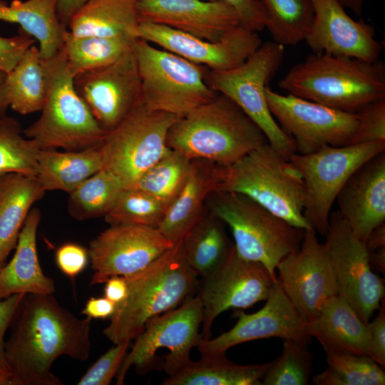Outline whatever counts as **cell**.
I'll use <instances>...</instances> for the list:
<instances>
[{"label":"cell","instance_id":"cell-20","mask_svg":"<svg viewBox=\"0 0 385 385\" xmlns=\"http://www.w3.org/2000/svg\"><path fill=\"white\" fill-rule=\"evenodd\" d=\"M137 37L214 71L240 66L262 43L258 32L241 25L217 41H209L165 26L139 22Z\"/></svg>","mask_w":385,"mask_h":385},{"label":"cell","instance_id":"cell-32","mask_svg":"<svg viewBox=\"0 0 385 385\" xmlns=\"http://www.w3.org/2000/svg\"><path fill=\"white\" fill-rule=\"evenodd\" d=\"M226 225L215 215H205L182 240L184 257L197 276L207 277L225 261L233 244L228 239Z\"/></svg>","mask_w":385,"mask_h":385},{"label":"cell","instance_id":"cell-30","mask_svg":"<svg viewBox=\"0 0 385 385\" xmlns=\"http://www.w3.org/2000/svg\"><path fill=\"white\" fill-rule=\"evenodd\" d=\"M103 168L99 146L77 151L40 150L37 178L45 191L61 190L68 194Z\"/></svg>","mask_w":385,"mask_h":385},{"label":"cell","instance_id":"cell-44","mask_svg":"<svg viewBox=\"0 0 385 385\" xmlns=\"http://www.w3.org/2000/svg\"><path fill=\"white\" fill-rule=\"evenodd\" d=\"M55 260L60 271L74 279L86 269L90 259L88 249L77 243L68 242L56 250Z\"/></svg>","mask_w":385,"mask_h":385},{"label":"cell","instance_id":"cell-35","mask_svg":"<svg viewBox=\"0 0 385 385\" xmlns=\"http://www.w3.org/2000/svg\"><path fill=\"white\" fill-rule=\"evenodd\" d=\"M124 189L116 175L102 168L68 194V213L78 221L104 217Z\"/></svg>","mask_w":385,"mask_h":385},{"label":"cell","instance_id":"cell-39","mask_svg":"<svg viewBox=\"0 0 385 385\" xmlns=\"http://www.w3.org/2000/svg\"><path fill=\"white\" fill-rule=\"evenodd\" d=\"M191 161L171 150L146 170L132 188L143 191L169 206L185 183Z\"/></svg>","mask_w":385,"mask_h":385},{"label":"cell","instance_id":"cell-46","mask_svg":"<svg viewBox=\"0 0 385 385\" xmlns=\"http://www.w3.org/2000/svg\"><path fill=\"white\" fill-rule=\"evenodd\" d=\"M224 1L238 12L240 25L253 31H260L265 28L267 14L260 0H206Z\"/></svg>","mask_w":385,"mask_h":385},{"label":"cell","instance_id":"cell-11","mask_svg":"<svg viewBox=\"0 0 385 385\" xmlns=\"http://www.w3.org/2000/svg\"><path fill=\"white\" fill-rule=\"evenodd\" d=\"M385 151V140L327 146L289 158L302 175L305 190L303 215L316 233L325 236L332 207L350 176L365 162Z\"/></svg>","mask_w":385,"mask_h":385},{"label":"cell","instance_id":"cell-42","mask_svg":"<svg viewBox=\"0 0 385 385\" xmlns=\"http://www.w3.org/2000/svg\"><path fill=\"white\" fill-rule=\"evenodd\" d=\"M130 342L125 341L111 347L101 355L79 379L78 385H108L116 376L128 352Z\"/></svg>","mask_w":385,"mask_h":385},{"label":"cell","instance_id":"cell-6","mask_svg":"<svg viewBox=\"0 0 385 385\" xmlns=\"http://www.w3.org/2000/svg\"><path fill=\"white\" fill-rule=\"evenodd\" d=\"M217 175V190L244 195L293 226L312 229L303 215L302 175L268 142L230 165H218Z\"/></svg>","mask_w":385,"mask_h":385},{"label":"cell","instance_id":"cell-18","mask_svg":"<svg viewBox=\"0 0 385 385\" xmlns=\"http://www.w3.org/2000/svg\"><path fill=\"white\" fill-rule=\"evenodd\" d=\"M74 86L100 126L112 130L141 101L133 48L104 67L77 75Z\"/></svg>","mask_w":385,"mask_h":385},{"label":"cell","instance_id":"cell-26","mask_svg":"<svg viewBox=\"0 0 385 385\" xmlns=\"http://www.w3.org/2000/svg\"><path fill=\"white\" fill-rule=\"evenodd\" d=\"M307 331L322 346L326 354H350L369 356L366 324L348 302L335 294L330 297Z\"/></svg>","mask_w":385,"mask_h":385},{"label":"cell","instance_id":"cell-52","mask_svg":"<svg viewBox=\"0 0 385 385\" xmlns=\"http://www.w3.org/2000/svg\"><path fill=\"white\" fill-rule=\"evenodd\" d=\"M88 0H58L57 14L60 21L68 29V23L72 16Z\"/></svg>","mask_w":385,"mask_h":385},{"label":"cell","instance_id":"cell-48","mask_svg":"<svg viewBox=\"0 0 385 385\" xmlns=\"http://www.w3.org/2000/svg\"><path fill=\"white\" fill-rule=\"evenodd\" d=\"M25 294H15L0 300V371L9 372L5 352V334Z\"/></svg>","mask_w":385,"mask_h":385},{"label":"cell","instance_id":"cell-49","mask_svg":"<svg viewBox=\"0 0 385 385\" xmlns=\"http://www.w3.org/2000/svg\"><path fill=\"white\" fill-rule=\"evenodd\" d=\"M364 245L371 267L384 274L385 270V223L374 229Z\"/></svg>","mask_w":385,"mask_h":385},{"label":"cell","instance_id":"cell-2","mask_svg":"<svg viewBox=\"0 0 385 385\" xmlns=\"http://www.w3.org/2000/svg\"><path fill=\"white\" fill-rule=\"evenodd\" d=\"M197 277L184 257L182 240L175 243L141 271L125 277L128 296L116 305L104 336L113 344L135 339L151 319L194 296Z\"/></svg>","mask_w":385,"mask_h":385},{"label":"cell","instance_id":"cell-12","mask_svg":"<svg viewBox=\"0 0 385 385\" xmlns=\"http://www.w3.org/2000/svg\"><path fill=\"white\" fill-rule=\"evenodd\" d=\"M202 321V306L197 296L185 299L178 307L160 314L147 322L136 337L117 373L116 384H124L130 367L144 374L156 366V352L168 350L161 368L169 375L191 359L190 353L202 339L200 328Z\"/></svg>","mask_w":385,"mask_h":385},{"label":"cell","instance_id":"cell-43","mask_svg":"<svg viewBox=\"0 0 385 385\" xmlns=\"http://www.w3.org/2000/svg\"><path fill=\"white\" fill-rule=\"evenodd\" d=\"M356 113L358 127L354 144L385 140V98L366 105Z\"/></svg>","mask_w":385,"mask_h":385},{"label":"cell","instance_id":"cell-53","mask_svg":"<svg viewBox=\"0 0 385 385\" xmlns=\"http://www.w3.org/2000/svg\"><path fill=\"white\" fill-rule=\"evenodd\" d=\"M7 73L0 71V116L10 107L8 92L6 89Z\"/></svg>","mask_w":385,"mask_h":385},{"label":"cell","instance_id":"cell-9","mask_svg":"<svg viewBox=\"0 0 385 385\" xmlns=\"http://www.w3.org/2000/svg\"><path fill=\"white\" fill-rule=\"evenodd\" d=\"M284 57V46L266 41L237 67L208 69L206 81L215 92L236 103L261 129L267 142L289 159L296 153L294 143L271 114L265 96V89L281 67Z\"/></svg>","mask_w":385,"mask_h":385},{"label":"cell","instance_id":"cell-23","mask_svg":"<svg viewBox=\"0 0 385 385\" xmlns=\"http://www.w3.org/2000/svg\"><path fill=\"white\" fill-rule=\"evenodd\" d=\"M337 210L362 242L385 223V151L362 164L348 179L336 201Z\"/></svg>","mask_w":385,"mask_h":385},{"label":"cell","instance_id":"cell-56","mask_svg":"<svg viewBox=\"0 0 385 385\" xmlns=\"http://www.w3.org/2000/svg\"><path fill=\"white\" fill-rule=\"evenodd\" d=\"M4 264H0V270Z\"/></svg>","mask_w":385,"mask_h":385},{"label":"cell","instance_id":"cell-15","mask_svg":"<svg viewBox=\"0 0 385 385\" xmlns=\"http://www.w3.org/2000/svg\"><path fill=\"white\" fill-rule=\"evenodd\" d=\"M197 286L202 306V339L210 338L215 319L228 309H245L265 301L275 282L260 263L240 257L233 247L221 265Z\"/></svg>","mask_w":385,"mask_h":385},{"label":"cell","instance_id":"cell-33","mask_svg":"<svg viewBox=\"0 0 385 385\" xmlns=\"http://www.w3.org/2000/svg\"><path fill=\"white\" fill-rule=\"evenodd\" d=\"M6 89L10 107L22 115L40 111L46 96V81L40 51L35 45L24 53L7 74Z\"/></svg>","mask_w":385,"mask_h":385},{"label":"cell","instance_id":"cell-55","mask_svg":"<svg viewBox=\"0 0 385 385\" xmlns=\"http://www.w3.org/2000/svg\"><path fill=\"white\" fill-rule=\"evenodd\" d=\"M0 385H11V374L0 371Z\"/></svg>","mask_w":385,"mask_h":385},{"label":"cell","instance_id":"cell-13","mask_svg":"<svg viewBox=\"0 0 385 385\" xmlns=\"http://www.w3.org/2000/svg\"><path fill=\"white\" fill-rule=\"evenodd\" d=\"M325 237L337 294L367 324L384 299V280L373 271L364 242L355 237L338 211L330 214Z\"/></svg>","mask_w":385,"mask_h":385},{"label":"cell","instance_id":"cell-27","mask_svg":"<svg viewBox=\"0 0 385 385\" xmlns=\"http://www.w3.org/2000/svg\"><path fill=\"white\" fill-rule=\"evenodd\" d=\"M45 192L36 175L0 174V264L15 249L32 205Z\"/></svg>","mask_w":385,"mask_h":385},{"label":"cell","instance_id":"cell-5","mask_svg":"<svg viewBox=\"0 0 385 385\" xmlns=\"http://www.w3.org/2000/svg\"><path fill=\"white\" fill-rule=\"evenodd\" d=\"M41 61L46 81L44 102L39 118L24 129V135L40 150L77 151L99 146L107 131L76 91L63 47Z\"/></svg>","mask_w":385,"mask_h":385},{"label":"cell","instance_id":"cell-22","mask_svg":"<svg viewBox=\"0 0 385 385\" xmlns=\"http://www.w3.org/2000/svg\"><path fill=\"white\" fill-rule=\"evenodd\" d=\"M139 22L160 24L190 35L217 41L240 25L230 4L206 0H138Z\"/></svg>","mask_w":385,"mask_h":385},{"label":"cell","instance_id":"cell-37","mask_svg":"<svg viewBox=\"0 0 385 385\" xmlns=\"http://www.w3.org/2000/svg\"><path fill=\"white\" fill-rule=\"evenodd\" d=\"M23 130L15 118L0 116V174L37 175L40 149Z\"/></svg>","mask_w":385,"mask_h":385},{"label":"cell","instance_id":"cell-38","mask_svg":"<svg viewBox=\"0 0 385 385\" xmlns=\"http://www.w3.org/2000/svg\"><path fill=\"white\" fill-rule=\"evenodd\" d=\"M326 369L312 379L315 385H384L385 373L370 356L327 354Z\"/></svg>","mask_w":385,"mask_h":385},{"label":"cell","instance_id":"cell-24","mask_svg":"<svg viewBox=\"0 0 385 385\" xmlns=\"http://www.w3.org/2000/svg\"><path fill=\"white\" fill-rule=\"evenodd\" d=\"M218 165L194 159L181 190L168 207L159 225V231L174 245L185 236L205 215L208 197L217 190Z\"/></svg>","mask_w":385,"mask_h":385},{"label":"cell","instance_id":"cell-25","mask_svg":"<svg viewBox=\"0 0 385 385\" xmlns=\"http://www.w3.org/2000/svg\"><path fill=\"white\" fill-rule=\"evenodd\" d=\"M41 212H29L20 232L15 252L9 262L0 270V300L15 294H53L54 281L41 267L36 244Z\"/></svg>","mask_w":385,"mask_h":385},{"label":"cell","instance_id":"cell-51","mask_svg":"<svg viewBox=\"0 0 385 385\" xmlns=\"http://www.w3.org/2000/svg\"><path fill=\"white\" fill-rule=\"evenodd\" d=\"M104 297L116 305L123 302L128 294V285L125 277L113 276L104 283Z\"/></svg>","mask_w":385,"mask_h":385},{"label":"cell","instance_id":"cell-8","mask_svg":"<svg viewBox=\"0 0 385 385\" xmlns=\"http://www.w3.org/2000/svg\"><path fill=\"white\" fill-rule=\"evenodd\" d=\"M141 81V101L181 118L213 98L207 68L137 38L133 47Z\"/></svg>","mask_w":385,"mask_h":385},{"label":"cell","instance_id":"cell-14","mask_svg":"<svg viewBox=\"0 0 385 385\" xmlns=\"http://www.w3.org/2000/svg\"><path fill=\"white\" fill-rule=\"evenodd\" d=\"M268 108L282 130L293 140L296 153L309 154L327 146L354 144L356 113H347L265 89Z\"/></svg>","mask_w":385,"mask_h":385},{"label":"cell","instance_id":"cell-4","mask_svg":"<svg viewBox=\"0 0 385 385\" xmlns=\"http://www.w3.org/2000/svg\"><path fill=\"white\" fill-rule=\"evenodd\" d=\"M267 140L261 129L227 96L210 101L180 118L170 128L167 145L190 160L230 165Z\"/></svg>","mask_w":385,"mask_h":385},{"label":"cell","instance_id":"cell-19","mask_svg":"<svg viewBox=\"0 0 385 385\" xmlns=\"http://www.w3.org/2000/svg\"><path fill=\"white\" fill-rule=\"evenodd\" d=\"M265 305L257 312H236L237 322L228 331L215 338L202 339L197 346L201 356L225 355L237 344L277 337L294 340L307 345L312 337L307 322L301 317L285 294L279 282H273Z\"/></svg>","mask_w":385,"mask_h":385},{"label":"cell","instance_id":"cell-34","mask_svg":"<svg viewBox=\"0 0 385 385\" xmlns=\"http://www.w3.org/2000/svg\"><path fill=\"white\" fill-rule=\"evenodd\" d=\"M136 39L128 36L76 37L68 31L63 49L70 71L75 78L104 67L132 48Z\"/></svg>","mask_w":385,"mask_h":385},{"label":"cell","instance_id":"cell-40","mask_svg":"<svg viewBox=\"0 0 385 385\" xmlns=\"http://www.w3.org/2000/svg\"><path fill=\"white\" fill-rule=\"evenodd\" d=\"M168 205L135 188H125L104 216L109 225H132L158 228Z\"/></svg>","mask_w":385,"mask_h":385},{"label":"cell","instance_id":"cell-17","mask_svg":"<svg viewBox=\"0 0 385 385\" xmlns=\"http://www.w3.org/2000/svg\"><path fill=\"white\" fill-rule=\"evenodd\" d=\"M174 245L158 228L118 225L101 232L88 249L93 270L91 284L137 273Z\"/></svg>","mask_w":385,"mask_h":385},{"label":"cell","instance_id":"cell-16","mask_svg":"<svg viewBox=\"0 0 385 385\" xmlns=\"http://www.w3.org/2000/svg\"><path fill=\"white\" fill-rule=\"evenodd\" d=\"M276 272L285 294L306 322L315 319L325 302L337 294L326 246L312 229L305 230L299 249L278 263Z\"/></svg>","mask_w":385,"mask_h":385},{"label":"cell","instance_id":"cell-50","mask_svg":"<svg viewBox=\"0 0 385 385\" xmlns=\"http://www.w3.org/2000/svg\"><path fill=\"white\" fill-rule=\"evenodd\" d=\"M115 309L116 304L106 297H93L86 301L81 313L91 319H106L113 316Z\"/></svg>","mask_w":385,"mask_h":385},{"label":"cell","instance_id":"cell-36","mask_svg":"<svg viewBox=\"0 0 385 385\" xmlns=\"http://www.w3.org/2000/svg\"><path fill=\"white\" fill-rule=\"evenodd\" d=\"M265 7V28L274 42L293 46L304 41L314 20L311 0H260Z\"/></svg>","mask_w":385,"mask_h":385},{"label":"cell","instance_id":"cell-21","mask_svg":"<svg viewBox=\"0 0 385 385\" xmlns=\"http://www.w3.org/2000/svg\"><path fill=\"white\" fill-rule=\"evenodd\" d=\"M314 20L305 42L313 53L354 58L369 62L379 59L382 46L374 29L354 20L338 0H311Z\"/></svg>","mask_w":385,"mask_h":385},{"label":"cell","instance_id":"cell-29","mask_svg":"<svg viewBox=\"0 0 385 385\" xmlns=\"http://www.w3.org/2000/svg\"><path fill=\"white\" fill-rule=\"evenodd\" d=\"M138 0H88L71 19L68 30L76 37H137Z\"/></svg>","mask_w":385,"mask_h":385},{"label":"cell","instance_id":"cell-31","mask_svg":"<svg viewBox=\"0 0 385 385\" xmlns=\"http://www.w3.org/2000/svg\"><path fill=\"white\" fill-rule=\"evenodd\" d=\"M271 361L240 365L225 355L202 356L190 360L168 375L164 385H262L261 380Z\"/></svg>","mask_w":385,"mask_h":385},{"label":"cell","instance_id":"cell-3","mask_svg":"<svg viewBox=\"0 0 385 385\" xmlns=\"http://www.w3.org/2000/svg\"><path fill=\"white\" fill-rule=\"evenodd\" d=\"M278 86L288 94L347 113L385 98V65L312 53L292 66Z\"/></svg>","mask_w":385,"mask_h":385},{"label":"cell","instance_id":"cell-1","mask_svg":"<svg viewBox=\"0 0 385 385\" xmlns=\"http://www.w3.org/2000/svg\"><path fill=\"white\" fill-rule=\"evenodd\" d=\"M91 320L78 319L53 294H25L5 342L11 385L62 384L52 365L62 356L88 359Z\"/></svg>","mask_w":385,"mask_h":385},{"label":"cell","instance_id":"cell-10","mask_svg":"<svg viewBox=\"0 0 385 385\" xmlns=\"http://www.w3.org/2000/svg\"><path fill=\"white\" fill-rule=\"evenodd\" d=\"M180 118L152 110L142 101L114 128L108 131L99 145L103 168L132 188L140 176L171 149L167 137Z\"/></svg>","mask_w":385,"mask_h":385},{"label":"cell","instance_id":"cell-41","mask_svg":"<svg viewBox=\"0 0 385 385\" xmlns=\"http://www.w3.org/2000/svg\"><path fill=\"white\" fill-rule=\"evenodd\" d=\"M307 346L294 340H284L282 354L271 361L262 378V384H309L313 369V356Z\"/></svg>","mask_w":385,"mask_h":385},{"label":"cell","instance_id":"cell-7","mask_svg":"<svg viewBox=\"0 0 385 385\" xmlns=\"http://www.w3.org/2000/svg\"><path fill=\"white\" fill-rule=\"evenodd\" d=\"M207 204L210 212L230 229L237 255L262 264L277 280L278 263L299 249L305 230L293 226L240 193L215 190Z\"/></svg>","mask_w":385,"mask_h":385},{"label":"cell","instance_id":"cell-54","mask_svg":"<svg viewBox=\"0 0 385 385\" xmlns=\"http://www.w3.org/2000/svg\"><path fill=\"white\" fill-rule=\"evenodd\" d=\"M339 2L344 7L349 9L356 15L361 14L364 4L366 0H338Z\"/></svg>","mask_w":385,"mask_h":385},{"label":"cell","instance_id":"cell-45","mask_svg":"<svg viewBox=\"0 0 385 385\" xmlns=\"http://www.w3.org/2000/svg\"><path fill=\"white\" fill-rule=\"evenodd\" d=\"M18 35L11 37L0 36V71L9 73L35 39L19 29Z\"/></svg>","mask_w":385,"mask_h":385},{"label":"cell","instance_id":"cell-47","mask_svg":"<svg viewBox=\"0 0 385 385\" xmlns=\"http://www.w3.org/2000/svg\"><path fill=\"white\" fill-rule=\"evenodd\" d=\"M377 316L366 324L369 354L379 365L385 366V302L381 301Z\"/></svg>","mask_w":385,"mask_h":385},{"label":"cell","instance_id":"cell-28","mask_svg":"<svg viewBox=\"0 0 385 385\" xmlns=\"http://www.w3.org/2000/svg\"><path fill=\"white\" fill-rule=\"evenodd\" d=\"M58 0H0V21L16 24L39 43L41 58L54 56L65 43L68 29L57 14Z\"/></svg>","mask_w":385,"mask_h":385}]
</instances>
